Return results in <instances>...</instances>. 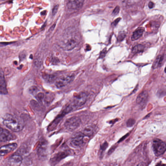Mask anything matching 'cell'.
I'll return each instance as SVG.
<instances>
[{
    "instance_id": "cell-1",
    "label": "cell",
    "mask_w": 166,
    "mask_h": 166,
    "mask_svg": "<svg viewBox=\"0 0 166 166\" xmlns=\"http://www.w3.org/2000/svg\"><path fill=\"white\" fill-rule=\"evenodd\" d=\"M3 122L8 129L15 132L21 131L24 127V122L21 119L11 114L5 115Z\"/></svg>"
},
{
    "instance_id": "cell-2",
    "label": "cell",
    "mask_w": 166,
    "mask_h": 166,
    "mask_svg": "<svg viewBox=\"0 0 166 166\" xmlns=\"http://www.w3.org/2000/svg\"><path fill=\"white\" fill-rule=\"evenodd\" d=\"M154 153L156 156H161L166 151V144L158 138L155 139L152 144Z\"/></svg>"
},
{
    "instance_id": "cell-3",
    "label": "cell",
    "mask_w": 166,
    "mask_h": 166,
    "mask_svg": "<svg viewBox=\"0 0 166 166\" xmlns=\"http://www.w3.org/2000/svg\"><path fill=\"white\" fill-rule=\"evenodd\" d=\"M81 123V119L78 117L73 116L66 120L64 123L66 128L70 131L77 129Z\"/></svg>"
},
{
    "instance_id": "cell-4",
    "label": "cell",
    "mask_w": 166,
    "mask_h": 166,
    "mask_svg": "<svg viewBox=\"0 0 166 166\" xmlns=\"http://www.w3.org/2000/svg\"><path fill=\"white\" fill-rule=\"evenodd\" d=\"M73 75H64L57 79L55 85L57 88H61L72 82L74 79Z\"/></svg>"
},
{
    "instance_id": "cell-5",
    "label": "cell",
    "mask_w": 166,
    "mask_h": 166,
    "mask_svg": "<svg viewBox=\"0 0 166 166\" xmlns=\"http://www.w3.org/2000/svg\"><path fill=\"white\" fill-rule=\"evenodd\" d=\"M79 43V40L78 38L72 37L62 42V46L64 50L69 51L72 50Z\"/></svg>"
},
{
    "instance_id": "cell-6",
    "label": "cell",
    "mask_w": 166,
    "mask_h": 166,
    "mask_svg": "<svg viewBox=\"0 0 166 166\" xmlns=\"http://www.w3.org/2000/svg\"><path fill=\"white\" fill-rule=\"evenodd\" d=\"M84 136L81 132H77L72 136L70 141V145L74 147H79L84 143Z\"/></svg>"
},
{
    "instance_id": "cell-7",
    "label": "cell",
    "mask_w": 166,
    "mask_h": 166,
    "mask_svg": "<svg viewBox=\"0 0 166 166\" xmlns=\"http://www.w3.org/2000/svg\"><path fill=\"white\" fill-rule=\"evenodd\" d=\"M16 139L15 136L9 130L1 128L0 141L1 143H5Z\"/></svg>"
},
{
    "instance_id": "cell-8",
    "label": "cell",
    "mask_w": 166,
    "mask_h": 166,
    "mask_svg": "<svg viewBox=\"0 0 166 166\" xmlns=\"http://www.w3.org/2000/svg\"><path fill=\"white\" fill-rule=\"evenodd\" d=\"M87 94L85 92H81L75 97L74 99V105L77 107H81L86 102Z\"/></svg>"
},
{
    "instance_id": "cell-9",
    "label": "cell",
    "mask_w": 166,
    "mask_h": 166,
    "mask_svg": "<svg viewBox=\"0 0 166 166\" xmlns=\"http://www.w3.org/2000/svg\"><path fill=\"white\" fill-rule=\"evenodd\" d=\"M17 143H14L2 146L0 150V155L1 156H4L10 152L14 151L17 148Z\"/></svg>"
},
{
    "instance_id": "cell-10",
    "label": "cell",
    "mask_w": 166,
    "mask_h": 166,
    "mask_svg": "<svg viewBox=\"0 0 166 166\" xmlns=\"http://www.w3.org/2000/svg\"><path fill=\"white\" fill-rule=\"evenodd\" d=\"M22 160L23 158L21 155L14 154L10 157L8 164L11 166H19L21 164Z\"/></svg>"
},
{
    "instance_id": "cell-11",
    "label": "cell",
    "mask_w": 166,
    "mask_h": 166,
    "mask_svg": "<svg viewBox=\"0 0 166 166\" xmlns=\"http://www.w3.org/2000/svg\"><path fill=\"white\" fill-rule=\"evenodd\" d=\"M84 0H68V7L70 9L78 10L83 6Z\"/></svg>"
},
{
    "instance_id": "cell-12",
    "label": "cell",
    "mask_w": 166,
    "mask_h": 166,
    "mask_svg": "<svg viewBox=\"0 0 166 166\" xmlns=\"http://www.w3.org/2000/svg\"><path fill=\"white\" fill-rule=\"evenodd\" d=\"M148 92L147 91H144L141 92L137 98V104L143 106H145L148 99Z\"/></svg>"
},
{
    "instance_id": "cell-13",
    "label": "cell",
    "mask_w": 166,
    "mask_h": 166,
    "mask_svg": "<svg viewBox=\"0 0 166 166\" xmlns=\"http://www.w3.org/2000/svg\"><path fill=\"white\" fill-rule=\"evenodd\" d=\"M0 87H1V94H7L8 93V91L6 88L3 73L1 70V75H0Z\"/></svg>"
},
{
    "instance_id": "cell-14",
    "label": "cell",
    "mask_w": 166,
    "mask_h": 166,
    "mask_svg": "<svg viewBox=\"0 0 166 166\" xmlns=\"http://www.w3.org/2000/svg\"><path fill=\"white\" fill-rule=\"evenodd\" d=\"M164 59V55H159L157 56L156 60L154 61L152 68L154 69L157 68L159 67H160L163 64Z\"/></svg>"
},
{
    "instance_id": "cell-15",
    "label": "cell",
    "mask_w": 166,
    "mask_h": 166,
    "mask_svg": "<svg viewBox=\"0 0 166 166\" xmlns=\"http://www.w3.org/2000/svg\"><path fill=\"white\" fill-rule=\"evenodd\" d=\"M144 31V29L143 28L139 29L135 31L132 37V40L134 41L140 39L143 36Z\"/></svg>"
},
{
    "instance_id": "cell-16",
    "label": "cell",
    "mask_w": 166,
    "mask_h": 166,
    "mask_svg": "<svg viewBox=\"0 0 166 166\" xmlns=\"http://www.w3.org/2000/svg\"><path fill=\"white\" fill-rule=\"evenodd\" d=\"M81 132L86 136L90 137L93 135L94 129L92 126H88L84 127Z\"/></svg>"
},
{
    "instance_id": "cell-17",
    "label": "cell",
    "mask_w": 166,
    "mask_h": 166,
    "mask_svg": "<svg viewBox=\"0 0 166 166\" xmlns=\"http://www.w3.org/2000/svg\"><path fill=\"white\" fill-rule=\"evenodd\" d=\"M145 46L142 45L138 44L134 46L132 49V52L134 54L142 52L145 49Z\"/></svg>"
},
{
    "instance_id": "cell-18",
    "label": "cell",
    "mask_w": 166,
    "mask_h": 166,
    "mask_svg": "<svg viewBox=\"0 0 166 166\" xmlns=\"http://www.w3.org/2000/svg\"><path fill=\"white\" fill-rule=\"evenodd\" d=\"M29 91L31 94L35 95L36 94L37 92L39 91V89L37 87L35 86H32L29 88Z\"/></svg>"
},
{
    "instance_id": "cell-19",
    "label": "cell",
    "mask_w": 166,
    "mask_h": 166,
    "mask_svg": "<svg viewBox=\"0 0 166 166\" xmlns=\"http://www.w3.org/2000/svg\"><path fill=\"white\" fill-rule=\"evenodd\" d=\"M135 123V120L134 119L130 118L127 122V127H130L133 126Z\"/></svg>"
},
{
    "instance_id": "cell-20",
    "label": "cell",
    "mask_w": 166,
    "mask_h": 166,
    "mask_svg": "<svg viewBox=\"0 0 166 166\" xmlns=\"http://www.w3.org/2000/svg\"><path fill=\"white\" fill-rule=\"evenodd\" d=\"M44 98V94L42 92L36 95V98L40 102H42V101Z\"/></svg>"
},
{
    "instance_id": "cell-21",
    "label": "cell",
    "mask_w": 166,
    "mask_h": 166,
    "mask_svg": "<svg viewBox=\"0 0 166 166\" xmlns=\"http://www.w3.org/2000/svg\"><path fill=\"white\" fill-rule=\"evenodd\" d=\"M126 37V34L124 32H122L118 35V39L119 41H123Z\"/></svg>"
},
{
    "instance_id": "cell-22",
    "label": "cell",
    "mask_w": 166,
    "mask_h": 166,
    "mask_svg": "<svg viewBox=\"0 0 166 166\" xmlns=\"http://www.w3.org/2000/svg\"><path fill=\"white\" fill-rule=\"evenodd\" d=\"M56 76L53 75H47V77H44L45 79H46V80H47L48 81H53L55 79Z\"/></svg>"
},
{
    "instance_id": "cell-23",
    "label": "cell",
    "mask_w": 166,
    "mask_h": 166,
    "mask_svg": "<svg viewBox=\"0 0 166 166\" xmlns=\"http://www.w3.org/2000/svg\"><path fill=\"white\" fill-rule=\"evenodd\" d=\"M108 146V143L107 142H105L104 143H103L102 145L101 146V149L102 150L104 151L107 148Z\"/></svg>"
},
{
    "instance_id": "cell-24",
    "label": "cell",
    "mask_w": 166,
    "mask_h": 166,
    "mask_svg": "<svg viewBox=\"0 0 166 166\" xmlns=\"http://www.w3.org/2000/svg\"><path fill=\"white\" fill-rule=\"evenodd\" d=\"M106 53H107V50H106V49H105L100 53L99 56L100 58H104L105 56Z\"/></svg>"
},
{
    "instance_id": "cell-25",
    "label": "cell",
    "mask_w": 166,
    "mask_h": 166,
    "mask_svg": "<svg viewBox=\"0 0 166 166\" xmlns=\"http://www.w3.org/2000/svg\"><path fill=\"white\" fill-rule=\"evenodd\" d=\"M120 8L118 6L116 7L113 11V14L114 15H117L119 11Z\"/></svg>"
},
{
    "instance_id": "cell-26",
    "label": "cell",
    "mask_w": 166,
    "mask_h": 166,
    "mask_svg": "<svg viewBox=\"0 0 166 166\" xmlns=\"http://www.w3.org/2000/svg\"><path fill=\"white\" fill-rule=\"evenodd\" d=\"M58 5H56V6L54 7L53 10V15H55L56 13L57 10H58Z\"/></svg>"
},
{
    "instance_id": "cell-27",
    "label": "cell",
    "mask_w": 166,
    "mask_h": 166,
    "mask_svg": "<svg viewBox=\"0 0 166 166\" xmlns=\"http://www.w3.org/2000/svg\"><path fill=\"white\" fill-rule=\"evenodd\" d=\"M148 6L150 9H152L154 7V4L153 2H149L148 4Z\"/></svg>"
},
{
    "instance_id": "cell-28",
    "label": "cell",
    "mask_w": 166,
    "mask_h": 166,
    "mask_svg": "<svg viewBox=\"0 0 166 166\" xmlns=\"http://www.w3.org/2000/svg\"><path fill=\"white\" fill-rule=\"evenodd\" d=\"M116 148V147L115 146H113L112 147L111 149H110L108 153L110 154L112 153L113 151L115 150V149Z\"/></svg>"
},
{
    "instance_id": "cell-29",
    "label": "cell",
    "mask_w": 166,
    "mask_h": 166,
    "mask_svg": "<svg viewBox=\"0 0 166 166\" xmlns=\"http://www.w3.org/2000/svg\"><path fill=\"white\" fill-rule=\"evenodd\" d=\"M165 73H166V66L165 69Z\"/></svg>"
}]
</instances>
